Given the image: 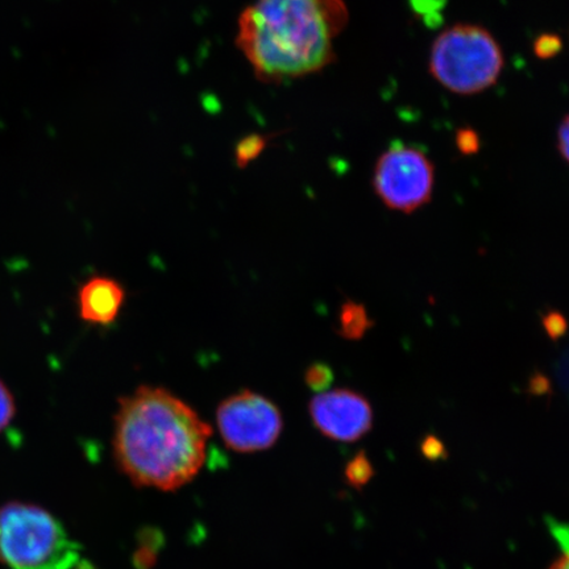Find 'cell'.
<instances>
[{
    "mask_svg": "<svg viewBox=\"0 0 569 569\" xmlns=\"http://www.w3.org/2000/svg\"><path fill=\"white\" fill-rule=\"evenodd\" d=\"M211 433L180 397L144 386L119 401L113 457L134 487L174 492L201 472Z\"/></svg>",
    "mask_w": 569,
    "mask_h": 569,
    "instance_id": "6da1fadb",
    "label": "cell"
},
{
    "mask_svg": "<svg viewBox=\"0 0 569 569\" xmlns=\"http://www.w3.org/2000/svg\"><path fill=\"white\" fill-rule=\"evenodd\" d=\"M348 23L343 0H258L241 13L238 46L262 81L316 73L336 60Z\"/></svg>",
    "mask_w": 569,
    "mask_h": 569,
    "instance_id": "7a4b0ae2",
    "label": "cell"
},
{
    "mask_svg": "<svg viewBox=\"0 0 569 569\" xmlns=\"http://www.w3.org/2000/svg\"><path fill=\"white\" fill-rule=\"evenodd\" d=\"M80 552L81 546L51 511L21 501L0 507V565L9 569H73Z\"/></svg>",
    "mask_w": 569,
    "mask_h": 569,
    "instance_id": "3957f363",
    "label": "cell"
},
{
    "mask_svg": "<svg viewBox=\"0 0 569 569\" xmlns=\"http://www.w3.org/2000/svg\"><path fill=\"white\" fill-rule=\"evenodd\" d=\"M503 67L501 46L481 26L448 27L432 42L430 74L453 94L476 96L495 87Z\"/></svg>",
    "mask_w": 569,
    "mask_h": 569,
    "instance_id": "277c9868",
    "label": "cell"
},
{
    "mask_svg": "<svg viewBox=\"0 0 569 569\" xmlns=\"http://www.w3.org/2000/svg\"><path fill=\"white\" fill-rule=\"evenodd\" d=\"M436 168L422 149L397 142L376 162L373 188L387 208L415 212L430 202Z\"/></svg>",
    "mask_w": 569,
    "mask_h": 569,
    "instance_id": "5b68a950",
    "label": "cell"
},
{
    "mask_svg": "<svg viewBox=\"0 0 569 569\" xmlns=\"http://www.w3.org/2000/svg\"><path fill=\"white\" fill-rule=\"evenodd\" d=\"M217 426L231 451L256 453L279 442L283 418L279 407L266 396L241 390L219 403Z\"/></svg>",
    "mask_w": 569,
    "mask_h": 569,
    "instance_id": "8992f818",
    "label": "cell"
},
{
    "mask_svg": "<svg viewBox=\"0 0 569 569\" xmlns=\"http://www.w3.org/2000/svg\"><path fill=\"white\" fill-rule=\"evenodd\" d=\"M309 415L322 436L340 443L358 442L373 425L371 403L351 389L327 390L312 397Z\"/></svg>",
    "mask_w": 569,
    "mask_h": 569,
    "instance_id": "52a82bcc",
    "label": "cell"
},
{
    "mask_svg": "<svg viewBox=\"0 0 569 569\" xmlns=\"http://www.w3.org/2000/svg\"><path fill=\"white\" fill-rule=\"evenodd\" d=\"M124 300L122 284L110 277L97 276L82 284L78 308L84 322L107 326L116 322Z\"/></svg>",
    "mask_w": 569,
    "mask_h": 569,
    "instance_id": "ba28073f",
    "label": "cell"
},
{
    "mask_svg": "<svg viewBox=\"0 0 569 569\" xmlns=\"http://www.w3.org/2000/svg\"><path fill=\"white\" fill-rule=\"evenodd\" d=\"M372 325L365 306L352 301L341 306L338 319V332L341 338L359 340L366 336Z\"/></svg>",
    "mask_w": 569,
    "mask_h": 569,
    "instance_id": "9c48e42d",
    "label": "cell"
},
{
    "mask_svg": "<svg viewBox=\"0 0 569 569\" xmlns=\"http://www.w3.org/2000/svg\"><path fill=\"white\" fill-rule=\"evenodd\" d=\"M346 480L351 487L361 489L373 478L375 471L371 461L365 452L356 455L346 466Z\"/></svg>",
    "mask_w": 569,
    "mask_h": 569,
    "instance_id": "30bf717a",
    "label": "cell"
},
{
    "mask_svg": "<svg viewBox=\"0 0 569 569\" xmlns=\"http://www.w3.org/2000/svg\"><path fill=\"white\" fill-rule=\"evenodd\" d=\"M267 147V138L261 134H249V137L241 139L234 149V160H237L239 168H246L249 162L258 159Z\"/></svg>",
    "mask_w": 569,
    "mask_h": 569,
    "instance_id": "8fae6325",
    "label": "cell"
},
{
    "mask_svg": "<svg viewBox=\"0 0 569 569\" xmlns=\"http://www.w3.org/2000/svg\"><path fill=\"white\" fill-rule=\"evenodd\" d=\"M306 386H308L311 390L317 391V393H322L330 388L333 381V372L329 366L323 365V362H316L308 368L305 375Z\"/></svg>",
    "mask_w": 569,
    "mask_h": 569,
    "instance_id": "7c38bea8",
    "label": "cell"
},
{
    "mask_svg": "<svg viewBox=\"0 0 569 569\" xmlns=\"http://www.w3.org/2000/svg\"><path fill=\"white\" fill-rule=\"evenodd\" d=\"M563 49V40L559 34L543 33L533 41L532 51L540 60H551Z\"/></svg>",
    "mask_w": 569,
    "mask_h": 569,
    "instance_id": "4fadbf2b",
    "label": "cell"
},
{
    "mask_svg": "<svg viewBox=\"0 0 569 569\" xmlns=\"http://www.w3.org/2000/svg\"><path fill=\"white\" fill-rule=\"evenodd\" d=\"M455 142H457V147L462 154L472 156L480 151V137L473 128H460L457 137H455Z\"/></svg>",
    "mask_w": 569,
    "mask_h": 569,
    "instance_id": "5bb4252c",
    "label": "cell"
},
{
    "mask_svg": "<svg viewBox=\"0 0 569 569\" xmlns=\"http://www.w3.org/2000/svg\"><path fill=\"white\" fill-rule=\"evenodd\" d=\"M17 407L12 393L6 383L0 380V431H3L16 417Z\"/></svg>",
    "mask_w": 569,
    "mask_h": 569,
    "instance_id": "9a60e30c",
    "label": "cell"
},
{
    "mask_svg": "<svg viewBox=\"0 0 569 569\" xmlns=\"http://www.w3.org/2000/svg\"><path fill=\"white\" fill-rule=\"evenodd\" d=\"M543 327L552 340H558L563 337L568 330V322L563 315H560L559 311H550L549 315H546L543 318Z\"/></svg>",
    "mask_w": 569,
    "mask_h": 569,
    "instance_id": "2e32d148",
    "label": "cell"
},
{
    "mask_svg": "<svg viewBox=\"0 0 569 569\" xmlns=\"http://www.w3.org/2000/svg\"><path fill=\"white\" fill-rule=\"evenodd\" d=\"M159 550L152 547L139 545V549L133 553V566L137 569H151L158 563Z\"/></svg>",
    "mask_w": 569,
    "mask_h": 569,
    "instance_id": "e0dca14e",
    "label": "cell"
},
{
    "mask_svg": "<svg viewBox=\"0 0 569 569\" xmlns=\"http://www.w3.org/2000/svg\"><path fill=\"white\" fill-rule=\"evenodd\" d=\"M549 526L552 537L557 539L560 549L563 550L565 555H569V525L553 521L550 518Z\"/></svg>",
    "mask_w": 569,
    "mask_h": 569,
    "instance_id": "ac0fdd59",
    "label": "cell"
},
{
    "mask_svg": "<svg viewBox=\"0 0 569 569\" xmlns=\"http://www.w3.org/2000/svg\"><path fill=\"white\" fill-rule=\"evenodd\" d=\"M558 149L561 158L569 163V113L558 128Z\"/></svg>",
    "mask_w": 569,
    "mask_h": 569,
    "instance_id": "d6986e66",
    "label": "cell"
},
{
    "mask_svg": "<svg viewBox=\"0 0 569 569\" xmlns=\"http://www.w3.org/2000/svg\"><path fill=\"white\" fill-rule=\"evenodd\" d=\"M422 450L427 458L438 459L443 457L445 447L436 437H429L425 439Z\"/></svg>",
    "mask_w": 569,
    "mask_h": 569,
    "instance_id": "ffe728a7",
    "label": "cell"
},
{
    "mask_svg": "<svg viewBox=\"0 0 569 569\" xmlns=\"http://www.w3.org/2000/svg\"><path fill=\"white\" fill-rule=\"evenodd\" d=\"M550 569H569V555H563Z\"/></svg>",
    "mask_w": 569,
    "mask_h": 569,
    "instance_id": "44dd1931",
    "label": "cell"
},
{
    "mask_svg": "<svg viewBox=\"0 0 569 569\" xmlns=\"http://www.w3.org/2000/svg\"><path fill=\"white\" fill-rule=\"evenodd\" d=\"M73 569H98L94 565L91 563L89 560H78V563L74 566Z\"/></svg>",
    "mask_w": 569,
    "mask_h": 569,
    "instance_id": "7402d4cb",
    "label": "cell"
}]
</instances>
